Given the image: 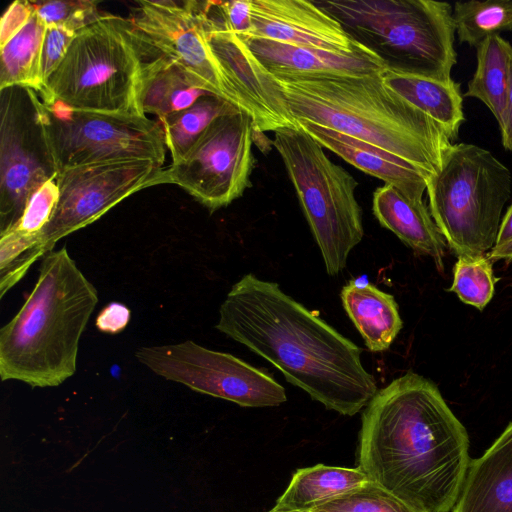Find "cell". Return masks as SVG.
I'll return each instance as SVG.
<instances>
[{
	"label": "cell",
	"mask_w": 512,
	"mask_h": 512,
	"mask_svg": "<svg viewBox=\"0 0 512 512\" xmlns=\"http://www.w3.org/2000/svg\"><path fill=\"white\" fill-rule=\"evenodd\" d=\"M40 116L57 172L107 161L152 160L164 164L162 125L146 115L74 110L39 101Z\"/></svg>",
	"instance_id": "obj_9"
},
{
	"label": "cell",
	"mask_w": 512,
	"mask_h": 512,
	"mask_svg": "<svg viewBox=\"0 0 512 512\" xmlns=\"http://www.w3.org/2000/svg\"><path fill=\"white\" fill-rule=\"evenodd\" d=\"M383 82L416 109L431 118L453 142L465 121L460 84L424 75L386 69Z\"/></svg>",
	"instance_id": "obj_21"
},
{
	"label": "cell",
	"mask_w": 512,
	"mask_h": 512,
	"mask_svg": "<svg viewBox=\"0 0 512 512\" xmlns=\"http://www.w3.org/2000/svg\"><path fill=\"white\" fill-rule=\"evenodd\" d=\"M46 27L35 10L27 24L0 47V90L21 86L41 91L40 61Z\"/></svg>",
	"instance_id": "obj_25"
},
{
	"label": "cell",
	"mask_w": 512,
	"mask_h": 512,
	"mask_svg": "<svg viewBox=\"0 0 512 512\" xmlns=\"http://www.w3.org/2000/svg\"><path fill=\"white\" fill-rule=\"evenodd\" d=\"M309 512H420L369 480L361 487L312 508Z\"/></svg>",
	"instance_id": "obj_29"
},
{
	"label": "cell",
	"mask_w": 512,
	"mask_h": 512,
	"mask_svg": "<svg viewBox=\"0 0 512 512\" xmlns=\"http://www.w3.org/2000/svg\"><path fill=\"white\" fill-rule=\"evenodd\" d=\"M498 124L500 127L503 147L508 151H512V65L506 105L502 118Z\"/></svg>",
	"instance_id": "obj_36"
},
{
	"label": "cell",
	"mask_w": 512,
	"mask_h": 512,
	"mask_svg": "<svg viewBox=\"0 0 512 512\" xmlns=\"http://www.w3.org/2000/svg\"><path fill=\"white\" fill-rule=\"evenodd\" d=\"M258 131L242 109L218 117L181 160L161 171L157 185L175 184L210 211L228 206L250 185Z\"/></svg>",
	"instance_id": "obj_10"
},
{
	"label": "cell",
	"mask_w": 512,
	"mask_h": 512,
	"mask_svg": "<svg viewBox=\"0 0 512 512\" xmlns=\"http://www.w3.org/2000/svg\"><path fill=\"white\" fill-rule=\"evenodd\" d=\"M358 44L387 69L451 79L457 62L455 26L449 3L433 0H320Z\"/></svg>",
	"instance_id": "obj_5"
},
{
	"label": "cell",
	"mask_w": 512,
	"mask_h": 512,
	"mask_svg": "<svg viewBox=\"0 0 512 512\" xmlns=\"http://www.w3.org/2000/svg\"><path fill=\"white\" fill-rule=\"evenodd\" d=\"M452 512H512V422L470 461Z\"/></svg>",
	"instance_id": "obj_18"
},
{
	"label": "cell",
	"mask_w": 512,
	"mask_h": 512,
	"mask_svg": "<svg viewBox=\"0 0 512 512\" xmlns=\"http://www.w3.org/2000/svg\"><path fill=\"white\" fill-rule=\"evenodd\" d=\"M34 12L33 2L27 0H16L7 8L0 22V47L27 24Z\"/></svg>",
	"instance_id": "obj_34"
},
{
	"label": "cell",
	"mask_w": 512,
	"mask_h": 512,
	"mask_svg": "<svg viewBox=\"0 0 512 512\" xmlns=\"http://www.w3.org/2000/svg\"><path fill=\"white\" fill-rule=\"evenodd\" d=\"M142 56L128 19L101 14L76 33L68 51L38 93L82 111L141 114Z\"/></svg>",
	"instance_id": "obj_6"
},
{
	"label": "cell",
	"mask_w": 512,
	"mask_h": 512,
	"mask_svg": "<svg viewBox=\"0 0 512 512\" xmlns=\"http://www.w3.org/2000/svg\"><path fill=\"white\" fill-rule=\"evenodd\" d=\"M343 308L372 352L390 348L403 322L393 295L373 284L349 281L341 290Z\"/></svg>",
	"instance_id": "obj_22"
},
{
	"label": "cell",
	"mask_w": 512,
	"mask_h": 512,
	"mask_svg": "<svg viewBox=\"0 0 512 512\" xmlns=\"http://www.w3.org/2000/svg\"><path fill=\"white\" fill-rule=\"evenodd\" d=\"M372 209L382 227L415 253L431 257L438 270H443L447 243L423 200L410 198L397 187L384 184L374 191Z\"/></svg>",
	"instance_id": "obj_19"
},
{
	"label": "cell",
	"mask_w": 512,
	"mask_h": 512,
	"mask_svg": "<svg viewBox=\"0 0 512 512\" xmlns=\"http://www.w3.org/2000/svg\"><path fill=\"white\" fill-rule=\"evenodd\" d=\"M36 13L46 26H57L74 33L79 32L102 13L98 3L92 0L33 1Z\"/></svg>",
	"instance_id": "obj_31"
},
{
	"label": "cell",
	"mask_w": 512,
	"mask_h": 512,
	"mask_svg": "<svg viewBox=\"0 0 512 512\" xmlns=\"http://www.w3.org/2000/svg\"><path fill=\"white\" fill-rule=\"evenodd\" d=\"M238 109L216 95L206 93L191 106L172 113L159 122L172 162H178L194 145L206 128L218 117Z\"/></svg>",
	"instance_id": "obj_26"
},
{
	"label": "cell",
	"mask_w": 512,
	"mask_h": 512,
	"mask_svg": "<svg viewBox=\"0 0 512 512\" xmlns=\"http://www.w3.org/2000/svg\"><path fill=\"white\" fill-rule=\"evenodd\" d=\"M37 239L25 236L14 229L0 233V297L18 283L32 266L29 252Z\"/></svg>",
	"instance_id": "obj_30"
},
{
	"label": "cell",
	"mask_w": 512,
	"mask_h": 512,
	"mask_svg": "<svg viewBox=\"0 0 512 512\" xmlns=\"http://www.w3.org/2000/svg\"><path fill=\"white\" fill-rule=\"evenodd\" d=\"M250 4L252 30L238 35L241 38H262L338 53L368 50L315 1L250 0Z\"/></svg>",
	"instance_id": "obj_15"
},
{
	"label": "cell",
	"mask_w": 512,
	"mask_h": 512,
	"mask_svg": "<svg viewBox=\"0 0 512 512\" xmlns=\"http://www.w3.org/2000/svg\"><path fill=\"white\" fill-rule=\"evenodd\" d=\"M130 309L118 302L106 305L97 315L96 327L107 334H117L126 328L130 321Z\"/></svg>",
	"instance_id": "obj_35"
},
{
	"label": "cell",
	"mask_w": 512,
	"mask_h": 512,
	"mask_svg": "<svg viewBox=\"0 0 512 512\" xmlns=\"http://www.w3.org/2000/svg\"><path fill=\"white\" fill-rule=\"evenodd\" d=\"M487 258L490 261H512V239L504 244L494 246L489 254H487Z\"/></svg>",
	"instance_id": "obj_38"
},
{
	"label": "cell",
	"mask_w": 512,
	"mask_h": 512,
	"mask_svg": "<svg viewBox=\"0 0 512 512\" xmlns=\"http://www.w3.org/2000/svg\"><path fill=\"white\" fill-rule=\"evenodd\" d=\"M453 21L459 41L477 48L488 37L512 30V0L456 2Z\"/></svg>",
	"instance_id": "obj_27"
},
{
	"label": "cell",
	"mask_w": 512,
	"mask_h": 512,
	"mask_svg": "<svg viewBox=\"0 0 512 512\" xmlns=\"http://www.w3.org/2000/svg\"><path fill=\"white\" fill-rule=\"evenodd\" d=\"M497 278L491 261L485 255L458 256L453 268V283L449 291L479 310L491 301Z\"/></svg>",
	"instance_id": "obj_28"
},
{
	"label": "cell",
	"mask_w": 512,
	"mask_h": 512,
	"mask_svg": "<svg viewBox=\"0 0 512 512\" xmlns=\"http://www.w3.org/2000/svg\"><path fill=\"white\" fill-rule=\"evenodd\" d=\"M216 329L275 366L326 409L353 416L377 392L361 349L275 282L244 275L219 308Z\"/></svg>",
	"instance_id": "obj_2"
},
{
	"label": "cell",
	"mask_w": 512,
	"mask_h": 512,
	"mask_svg": "<svg viewBox=\"0 0 512 512\" xmlns=\"http://www.w3.org/2000/svg\"><path fill=\"white\" fill-rule=\"evenodd\" d=\"M268 512H272V511L270 510V511H268Z\"/></svg>",
	"instance_id": "obj_40"
},
{
	"label": "cell",
	"mask_w": 512,
	"mask_h": 512,
	"mask_svg": "<svg viewBox=\"0 0 512 512\" xmlns=\"http://www.w3.org/2000/svg\"><path fill=\"white\" fill-rule=\"evenodd\" d=\"M289 179L330 276L344 270L364 236L355 178L332 162L323 147L301 128L273 132Z\"/></svg>",
	"instance_id": "obj_8"
},
{
	"label": "cell",
	"mask_w": 512,
	"mask_h": 512,
	"mask_svg": "<svg viewBox=\"0 0 512 512\" xmlns=\"http://www.w3.org/2000/svg\"><path fill=\"white\" fill-rule=\"evenodd\" d=\"M0 91L1 233L17 223L33 192L58 172L45 136L38 93L21 86Z\"/></svg>",
	"instance_id": "obj_13"
},
{
	"label": "cell",
	"mask_w": 512,
	"mask_h": 512,
	"mask_svg": "<svg viewBox=\"0 0 512 512\" xmlns=\"http://www.w3.org/2000/svg\"><path fill=\"white\" fill-rule=\"evenodd\" d=\"M512 239V204L502 218L495 246L504 244Z\"/></svg>",
	"instance_id": "obj_37"
},
{
	"label": "cell",
	"mask_w": 512,
	"mask_h": 512,
	"mask_svg": "<svg viewBox=\"0 0 512 512\" xmlns=\"http://www.w3.org/2000/svg\"><path fill=\"white\" fill-rule=\"evenodd\" d=\"M98 302L64 246L42 257L35 286L0 330V377L55 387L74 375L81 335Z\"/></svg>",
	"instance_id": "obj_4"
},
{
	"label": "cell",
	"mask_w": 512,
	"mask_h": 512,
	"mask_svg": "<svg viewBox=\"0 0 512 512\" xmlns=\"http://www.w3.org/2000/svg\"><path fill=\"white\" fill-rule=\"evenodd\" d=\"M370 479L359 468L316 464L297 469L283 494L277 499L274 512L309 511L357 489Z\"/></svg>",
	"instance_id": "obj_23"
},
{
	"label": "cell",
	"mask_w": 512,
	"mask_h": 512,
	"mask_svg": "<svg viewBox=\"0 0 512 512\" xmlns=\"http://www.w3.org/2000/svg\"><path fill=\"white\" fill-rule=\"evenodd\" d=\"M57 175L47 180L33 192L20 219L10 229H14L25 236L38 238V235L50 221L59 200L60 191Z\"/></svg>",
	"instance_id": "obj_32"
},
{
	"label": "cell",
	"mask_w": 512,
	"mask_h": 512,
	"mask_svg": "<svg viewBox=\"0 0 512 512\" xmlns=\"http://www.w3.org/2000/svg\"><path fill=\"white\" fill-rule=\"evenodd\" d=\"M477 66L465 96L480 100L499 123L509 89L512 46L500 35L485 39L477 48Z\"/></svg>",
	"instance_id": "obj_24"
},
{
	"label": "cell",
	"mask_w": 512,
	"mask_h": 512,
	"mask_svg": "<svg viewBox=\"0 0 512 512\" xmlns=\"http://www.w3.org/2000/svg\"><path fill=\"white\" fill-rule=\"evenodd\" d=\"M162 166L152 160H119L59 172V200L30 251L33 262L54 250L60 239L95 222L125 198L157 185Z\"/></svg>",
	"instance_id": "obj_12"
},
{
	"label": "cell",
	"mask_w": 512,
	"mask_h": 512,
	"mask_svg": "<svg viewBox=\"0 0 512 512\" xmlns=\"http://www.w3.org/2000/svg\"><path fill=\"white\" fill-rule=\"evenodd\" d=\"M135 356L166 380L242 407H274L287 400L284 387L270 374L192 340L140 347Z\"/></svg>",
	"instance_id": "obj_11"
},
{
	"label": "cell",
	"mask_w": 512,
	"mask_h": 512,
	"mask_svg": "<svg viewBox=\"0 0 512 512\" xmlns=\"http://www.w3.org/2000/svg\"><path fill=\"white\" fill-rule=\"evenodd\" d=\"M132 29L142 56L139 105L144 115L154 114L160 121L191 106L207 93L196 87L182 69L156 52Z\"/></svg>",
	"instance_id": "obj_20"
},
{
	"label": "cell",
	"mask_w": 512,
	"mask_h": 512,
	"mask_svg": "<svg viewBox=\"0 0 512 512\" xmlns=\"http://www.w3.org/2000/svg\"><path fill=\"white\" fill-rule=\"evenodd\" d=\"M512 174L490 151L452 144L427 179L430 213L457 256H478L496 244Z\"/></svg>",
	"instance_id": "obj_7"
},
{
	"label": "cell",
	"mask_w": 512,
	"mask_h": 512,
	"mask_svg": "<svg viewBox=\"0 0 512 512\" xmlns=\"http://www.w3.org/2000/svg\"><path fill=\"white\" fill-rule=\"evenodd\" d=\"M241 39L256 60L270 72L371 75L387 69L385 63L370 50L338 53L262 38Z\"/></svg>",
	"instance_id": "obj_16"
},
{
	"label": "cell",
	"mask_w": 512,
	"mask_h": 512,
	"mask_svg": "<svg viewBox=\"0 0 512 512\" xmlns=\"http://www.w3.org/2000/svg\"><path fill=\"white\" fill-rule=\"evenodd\" d=\"M128 20L150 47L182 69L196 87L248 112L209 46L199 1H138Z\"/></svg>",
	"instance_id": "obj_14"
},
{
	"label": "cell",
	"mask_w": 512,
	"mask_h": 512,
	"mask_svg": "<svg viewBox=\"0 0 512 512\" xmlns=\"http://www.w3.org/2000/svg\"><path fill=\"white\" fill-rule=\"evenodd\" d=\"M258 75L273 111L290 127L304 120L375 145L404 160L427 179L453 144L427 115L371 75L270 72Z\"/></svg>",
	"instance_id": "obj_3"
},
{
	"label": "cell",
	"mask_w": 512,
	"mask_h": 512,
	"mask_svg": "<svg viewBox=\"0 0 512 512\" xmlns=\"http://www.w3.org/2000/svg\"><path fill=\"white\" fill-rule=\"evenodd\" d=\"M357 456L370 480L420 512L452 511L471 461L464 425L438 387L411 371L365 407Z\"/></svg>",
	"instance_id": "obj_1"
},
{
	"label": "cell",
	"mask_w": 512,
	"mask_h": 512,
	"mask_svg": "<svg viewBox=\"0 0 512 512\" xmlns=\"http://www.w3.org/2000/svg\"><path fill=\"white\" fill-rule=\"evenodd\" d=\"M75 35L76 33L61 27H46L40 61V78L42 88L47 79L63 61Z\"/></svg>",
	"instance_id": "obj_33"
},
{
	"label": "cell",
	"mask_w": 512,
	"mask_h": 512,
	"mask_svg": "<svg viewBox=\"0 0 512 512\" xmlns=\"http://www.w3.org/2000/svg\"><path fill=\"white\" fill-rule=\"evenodd\" d=\"M272 512H274V511H272ZM287 512H309V511H287Z\"/></svg>",
	"instance_id": "obj_39"
},
{
	"label": "cell",
	"mask_w": 512,
	"mask_h": 512,
	"mask_svg": "<svg viewBox=\"0 0 512 512\" xmlns=\"http://www.w3.org/2000/svg\"><path fill=\"white\" fill-rule=\"evenodd\" d=\"M304 132L356 168L397 187L405 195L423 200L427 178L397 156L367 142L315 123L295 120Z\"/></svg>",
	"instance_id": "obj_17"
}]
</instances>
